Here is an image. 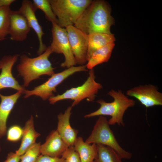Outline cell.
I'll return each mask as SVG.
<instances>
[{"label": "cell", "instance_id": "6da1fadb", "mask_svg": "<svg viewBox=\"0 0 162 162\" xmlns=\"http://www.w3.org/2000/svg\"><path fill=\"white\" fill-rule=\"evenodd\" d=\"M111 11L106 1L92 0L74 26L88 35L93 32L112 34L110 28L115 22Z\"/></svg>", "mask_w": 162, "mask_h": 162}, {"label": "cell", "instance_id": "7a4b0ae2", "mask_svg": "<svg viewBox=\"0 0 162 162\" xmlns=\"http://www.w3.org/2000/svg\"><path fill=\"white\" fill-rule=\"evenodd\" d=\"M108 94L113 99L111 102H107L103 99H99L96 102L100 106L96 111L84 116L89 118L97 116H109L111 118L108 121L110 125L116 124L124 126L123 116L126 110L134 106L136 104L134 100L128 98L122 90H111Z\"/></svg>", "mask_w": 162, "mask_h": 162}, {"label": "cell", "instance_id": "3957f363", "mask_svg": "<svg viewBox=\"0 0 162 162\" xmlns=\"http://www.w3.org/2000/svg\"><path fill=\"white\" fill-rule=\"evenodd\" d=\"M53 53L50 46L39 56L30 58L25 54L20 57V62L17 67L19 74L22 77L23 86L27 87L32 81L42 75L51 76L54 74V68L49 60V57Z\"/></svg>", "mask_w": 162, "mask_h": 162}, {"label": "cell", "instance_id": "277c9868", "mask_svg": "<svg viewBox=\"0 0 162 162\" xmlns=\"http://www.w3.org/2000/svg\"><path fill=\"white\" fill-rule=\"evenodd\" d=\"M58 24L62 28L74 25L92 0H49Z\"/></svg>", "mask_w": 162, "mask_h": 162}, {"label": "cell", "instance_id": "5b68a950", "mask_svg": "<svg viewBox=\"0 0 162 162\" xmlns=\"http://www.w3.org/2000/svg\"><path fill=\"white\" fill-rule=\"evenodd\" d=\"M88 74L87 80L82 85L71 88L61 94L51 97L48 99L50 103L54 104L58 101L69 99L73 100L71 106L72 107L85 98L88 101H93L102 86L95 81L93 69L90 70Z\"/></svg>", "mask_w": 162, "mask_h": 162}, {"label": "cell", "instance_id": "8992f818", "mask_svg": "<svg viewBox=\"0 0 162 162\" xmlns=\"http://www.w3.org/2000/svg\"><path fill=\"white\" fill-rule=\"evenodd\" d=\"M85 142L90 144H100L114 149L122 159H130L132 154L124 150L119 144L110 127L106 118L100 116L94 126L92 133Z\"/></svg>", "mask_w": 162, "mask_h": 162}, {"label": "cell", "instance_id": "52a82bcc", "mask_svg": "<svg viewBox=\"0 0 162 162\" xmlns=\"http://www.w3.org/2000/svg\"><path fill=\"white\" fill-rule=\"evenodd\" d=\"M88 70L85 65L72 66L58 73L54 74L48 80L42 84L37 86L32 90H26L23 94L26 98L33 95L40 98L43 100L48 99L54 96L53 92H56V88L63 81L75 73Z\"/></svg>", "mask_w": 162, "mask_h": 162}, {"label": "cell", "instance_id": "ba28073f", "mask_svg": "<svg viewBox=\"0 0 162 162\" xmlns=\"http://www.w3.org/2000/svg\"><path fill=\"white\" fill-rule=\"evenodd\" d=\"M52 24V41L50 46L53 52L63 54L64 62L61 64L62 67L68 68L77 64L72 50L66 28L56 23Z\"/></svg>", "mask_w": 162, "mask_h": 162}, {"label": "cell", "instance_id": "9c48e42d", "mask_svg": "<svg viewBox=\"0 0 162 162\" xmlns=\"http://www.w3.org/2000/svg\"><path fill=\"white\" fill-rule=\"evenodd\" d=\"M65 28L76 64L85 65L87 62L88 35L74 25L69 26Z\"/></svg>", "mask_w": 162, "mask_h": 162}, {"label": "cell", "instance_id": "30bf717a", "mask_svg": "<svg viewBox=\"0 0 162 162\" xmlns=\"http://www.w3.org/2000/svg\"><path fill=\"white\" fill-rule=\"evenodd\" d=\"M126 95L135 98L146 108L162 105V93L153 85L134 87L127 90Z\"/></svg>", "mask_w": 162, "mask_h": 162}, {"label": "cell", "instance_id": "8fae6325", "mask_svg": "<svg viewBox=\"0 0 162 162\" xmlns=\"http://www.w3.org/2000/svg\"><path fill=\"white\" fill-rule=\"evenodd\" d=\"M19 55L5 56L0 60V90L4 88H12L22 93L25 90L24 87L20 86L13 77L12 70V67L17 61Z\"/></svg>", "mask_w": 162, "mask_h": 162}, {"label": "cell", "instance_id": "7c38bea8", "mask_svg": "<svg viewBox=\"0 0 162 162\" xmlns=\"http://www.w3.org/2000/svg\"><path fill=\"white\" fill-rule=\"evenodd\" d=\"M37 10L31 1L24 0L19 11L26 17L30 28L37 34L39 43L37 53L39 55L46 50L47 47L43 41L42 38L44 33L36 16L35 12Z\"/></svg>", "mask_w": 162, "mask_h": 162}, {"label": "cell", "instance_id": "4fadbf2b", "mask_svg": "<svg viewBox=\"0 0 162 162\" xmlns=\"http://www.w3.org/2000/svg\"><path fill=\"white\" fill-rule=\"evenodd\" d=\"M31 30L26 19L19 10H11L9 34L10 39L16 41L25 40Z\"/></svg>", "mask_w": 162, "mask_h": 162}, {"label": "cell", "instance_id": "5bb4252c", "mask_svg": "<svg viewBox=\"0 0 162 162\" xmlns=\"http://www.w3.org/2000/svg\"><path fill=\"white\" fill-rule=\"evenodd\" d=\"M72 107L69 106L64 112L58 116V122L56 130L68 147L73 146L77 137L78 130L71 126L70 120Z\"/></svg>", "mask_w": 162, "mask_h": 162}, {"label": "cell", "instance_id": "9a60e30c", "mask_svg": "<svg viewBox=\"0 0 162 162\" xmlns=\"http://www.w3.org/2000/svg\"><path fill=\"white\" fill-rule=\"evenodd\" d=\"M68 146L63 140L56 130H52L45 142L40 146L41 154L61 158Z\"/></svg>", "mask_w": 162, "mask_h": 162}, {"label": "cell", "instance_id": "2e32d148", "mask_svg": "<svg viewBox=\"0 0 162 162\" xmlns=\"http://www.w3.org/2000/svg\"><path fill=\"white\" fill-rule=\"evenodd\" d=\"M22 93L21 91H18L13 94L4 96L0 93V139L7 133L6 123L8 117Z\"/></svg>", "mask_w": 162, "mask_h": 162}, {"label": "cell", "instance_id": "e0dca14e", "mask_svg": "<svg viewBox=\"0 0 162 162\" xmlns=\"http://www.w3.org/2000/svg\"><path fill=\"white\" fill-rule=\"evenodd\" d=\"M23 129L22 139L20 146L16 151L15 154L21 156L32 146L36 143L37 138L40 135L35 130L34 118L32 116L26 122Z\"/></svg>", "mask_w": 162, "mask_h": 162}, {"label": "cell", "instance_id": "ac0fdd59", "mask_svg": "<svg viewBox=\"0 0 162 162\" xmlns=\"http://www.w3.org/2000/svg\"><path fill=\"white\" fill-rule=\"evenodd\" d=\"M116 39L114 35L93 32L88 35V48L86 56L87 61L92 54L97 50L109 44L114 43Z\"/></svg>", "mask_w": 162, "mask_h": 162}, {"label": "cell", "instance_id": "d6986e66", "mask_svg": "<svg viewBox=\"0 0 162 162\" xmlns=\"http://www.w3.org/2000/svg\"><path fill=\"white\" fill-rule=\"evenodd\" d=\"M78 154L81 162H93L97 155V145L84 141L81 136L77 137L74 145Z\"/></svg>", "mask_w": 162, "mask_h": 162}, {"label": "cell", "instance_id": "ffe728a7", "mask_svg": "<svg viewBox=\"0 0 162 162\" xmlns=\"http://www.w3.org/2000/svg\"><path fill=\"white\" fill-rule=\"evenodd\" d=\"M115 45L114 43L110 44L95 51L85 65L86 68L91 70L98 65L108 62Z\"/></svg>", "mask_w": 162, "mask_h": 162}, {"label": "cell", "instance_id": "44dd1931", "mask_svg": "<svg viewBox=\"0 0 162 162\" xmlns=\"http://www.w3.org/2000/svg\"><path fill=\"white\" fill-rule=\"evenodd\" d=\"M97 145V155L93 162H122V158L112 148L102 144Z\"/></svg>", "mask_w": 162, "mask_h": 162}, {"label": "cell", "instance_id": "7402d4cb", "mask_svg": "<svg viewBox=\"0 0 162 162\" xmlns=\"http://www.w3.org/2000/svg\"><path fill=\"white\" fill-rule=\"evenodd\" d=\"M11 10L9 6H0V40L9 34Z\"/></svg>", "mask_w": 162, "mask_h": 162}, {"label": "cell", "instance_id": "603a6c76", "mask_svg": "<svg viewBox=\"0 0 162 162\" xmlns=\"http://www.w3.org/2000/svg\"><path fill=\"white\" fill-rule=\"evenodd\" d=\"M33 4L37 9H39L44 13L48 21L52 23L58 24L57 19L53 11L49 0H33Z\"/></svg>", "mask_w": 162, "mask_h": 162}, {"label": "cell", "instance_id": "cb8c5ba5", "mask_svg": "<svg viewBox=\"0 0 162 162\" xmlns=\"http://www.w3.org/2000/svg\"><path fill=\"white\" fill-rule=\"evenodd\" d=\"M40 142L35 143L22 155L20 162H35L40 154Z\"/></svg>", "mask_w": 162, "mask_h": 162}, {"label": "cell", "instance_id": "d4e9b609", "mask_svg": "<svg viewBox=\"0 0 162 162\" xmlns=\"http://www.w3.org/2000/svg\"><path fill=\"white\" fill-rule=\"evenodd\" d=\"M23 129L19 126L14 125L11 127L7 132V140L12 142L19 141L22 136Z\"/></svg>", "mask_w": 162, "mask_h": 162}, {"label": "cell", "instance_id": "484cf974", "mask_svg": "<svg viewBox=\"0 0 162 162\" xmlns=\"http://www.w3.org/2000/svg\"><path fill=\"white\" fill-rule=\"evenodd\" d=\"M65 162H81L79 155L74 146L68 147L62 157Z\"/></svg>", "mask_w": 162, "mask_h": 162}, {"label": "cell", "instance_id": "4316f807", "mask_svg": "<svg viewBox=\"0 0 162 162\" xmlns=\"http://www.w3.org/2000/svg\"><path fill=\"white\" fill-rule=\"evenodd\" d=\"M35 162H65L62 157L56 158L45 155H40Z\"/></svg>", "mask_w": 162, "mask_h": 162}, {"label": "cell", "instance_id": "83f0119b", "mask_svg": "<svg viewBox=\"0 0 162 162\" xmlns=\"http://www.w3.org/2000/svg\"><path fill=\"white\" fill-rule=\"evenodd\" d=\"M20 156L11 152L8 154L6 160L4 162H20Z\"/></svg>", "mask_w": 162, "mask_h": 162}, {"label": "cell", "instance_id": "f1b7e54d", "mask_svg": "<svg viewBox=\"0 0 162 162\" xmlns=\"http://www.w3.org/2000/svg\"><path fill=\"white\" fill-rule=\"evenodd\" d=\"M15 1L14 0H0V6H10Z\"/></svg>", "mask_w": 162, "mask_h": 162}, {"label": "cell", "instance_id": "f546056e", "mask_svg": "<svg viewBox=\"0 0 162 162\" xmlns=\"http://www.w3.org/2000/svg\"><path fill=\"white\" fill-rule=\"evenodd\" d=\"M1 151V147H0V152Z\"/></svg>", "mask_w": 162, "mask_h": 162}]
</instances>
